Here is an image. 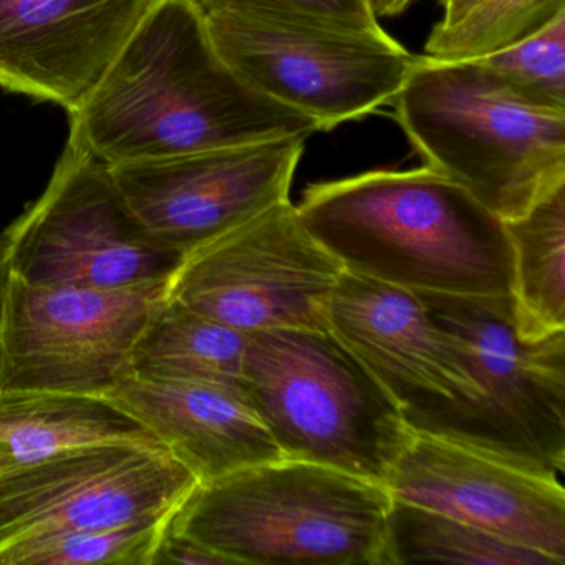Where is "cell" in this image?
I'll list each match as a JSON object with an SVG mask.
<instances>
[{
	"mask_svg": "<svg viewBox=\"0 0 565 565\" xmlns=\"http://www.w3.org/2000/svg\"><path fill=\"white\" fill-rule=\"evenodd\" d=\"M557 565L547 555L502 541L431 509L392 499L386 565Z\"/></svg>",
	"mask_w": 565,
	"mask_h": 565,
	"instance_id": "obj_20",
	"label": "cell"
},
{
	"mask_svg": "<svg viewBox=\"0 0 565 565\" xmlns=\"http://www.w3.org/2000/svg\"><path fill=\"white\" fill-rule=\"evenodd\" d=\"M200 484L164 446H90L0 475V548L177 514Z\"/></svg>",
	"mask_w": 565,
	"mask_h": 565,
	"instance_id": "obj_11",
	"label": "cell"
},
{
	"mask_svg": "<svg viewBox=\"0 0 565 565\" xmlns=\"http://www.w3.org/2000/svg\"><path fill=\"white\" fill-rule=\"evenodd\" d=\"M206 12L310 19L360 31H383L370 0H198Z\"/></svg>",
	"mask_w": 565,
	"mask_h": 565,
	"instance_id": "obj_24",
	"label": "cell"
},
{
	"mask_svg": "<svg viewBox=\"0 0 565 565\" xmlns=\"http://www.w3.org/2000/svg\"><path fill=\"white\" fill-rule=\"evenodd\" d=\"M153 565H227V562L170 524L158 545Z\"/></svg>",
	"mask_w": 565,
	"mask_h": 565,
	"instance_id": "obj_25",
	"label": "cell"
},
{
	"mask_svg": "<svg viewBox=\"0 0 565 565\" xmlns=\"http://www.w3.org/2000/svg\"><path fill=\"white\" fill-rule=\"evenodd\" d=\"M243 390L282 458L379 484H386L415 433L330 330L249 333Z\"/></svg>",
	"mask_w": 565,
	"mask_h": 565,
	"instance_id": "obj_5",
	"label": "cell"
},
{
	"mask_svg": "<svg viewBox=\"0 0 565 565\" xmlns=\"http://www.w3.org/2000/svg\"><path fill=\"white\" fill-rule=\"evenodd\" d=\"M173 518L15 542L0 548V565H153Z\"/></svg>",
	"mask_w": 565,
	"mask_h": 565,
	"instance_id": "obj_22",
	"label": "cell"
},
{
	"mask_svg": "<svg viewBox=\"0 0 565 565\" xmlns=\"http://www.w3.org/2000/svg\"><path fill=\"white\" fill-rule=\"evenodd\" d=\"M416 294L465 340L478 385L476 398L429 435L557 476L565 462V330L522 339L511 296Z\"/></svg>",
	"mask_w": 565,
	"mask_h": 565,
	"instance_id": "obj_6",
	"label": "cell"
},
{
	"mask_svg": "<svg viewBox=\"0 0 565 565\" xmlns=\"http://www.w3.org/2000/svg\"><path fill=\"white\" fill-rule=\"evenodd\" d=\"M475 2H478V0H472V4H475ZM472 4H471V6H472ZM471 6H469V8H471ZM469 8H468V9H469ZM468 9H466V11H468Z\"/></svg>",
	"mask_w": 565,
	"mask_h": 565,
	"instance_id": "obj_30",
	"label": "cell"
},
{
	"mask_svg": "<svg viewBox=\"0 0 565 565\" xmlns=\"http://www.w3.org/2000/svg\"><path fill=\"white\" fill-rule=\"evenodd\" d=\"M471 4L472 0H439V6H441L443 9V18L438 24H451V22H455Z\"/></svg>",
	"mask_w": 565,
	"mask_h": 565,
	"instance_id": "obj_26",
	"label": "cell"
},
{
	"mask_svg": "<svg viewBox=\"0 0 565 565\" xmlns=\"http://www.w3.org/2000/svg\"><path fill=\"white\" fill-rule=\"evenodd\" d=\"M515 330L539 340L565 330V186L505 221Z\"/></svg>",
	"mask_w": 565,
	"mask_h": 565,
	"instance_id": "obj_18",
	"label": "cell"
},
{
	"mask_svg": "<svg viewBox=\"0 0 565 565\" xmlns=\"http://www.w3.org/2000/svg\"><path fill=\"white\" fill-rule=\"evenodd\" d=\"M329 330L392 396L413 431L429 435L478 395L465 340L412 290L343 270Z\"/></svg>",
	"mask_w": 565,
	"mask_h": 565,
	"instance_id": "obj_12",
	"label": "cell"
},
{
	"mask_svg": "<svg viewBox=\"0 0 565 565\" xmlns=\"http://www.w3.org/2000/svg\"><path fill=\"white\" fill-rule=\"evenodd\" d=\"M117 443L161 445L137 416L108 395L0 392V468L4 472Z\"/></svg>",
	"mask_w": 565,
	"mask_h": 565,
	"instance_id": "obj_17",
	"label": "cell"
},
{
	"mask_svg": "<svg viewBox=\"0 0 565 565\" xmlns=\"http://www.w3.org/2000/svg\"><path fill=\"white\" fill-rule=\"evenodd\" d=\"M2 472H4V469L0 468V475H2Z\"/></svg>",
	"mask_w": 565,
	"mask_h": 565,
	"instance_id": "obj_31",
	"label": "cell"
},
{
	"mask_svg": "<svg viewBox=\"0 0 565 565\" xmlns=\"http://www.w3.org/2000/svg\"><path fill=\"white\" fill-rule=\"evenodd\" d=\"M224 61L260 94L330 131L398 94L416 55L385 31L292 18L206 12Z\"/></svg>",
	"mask_w": 565,
	"mask_h": 565,
	"instance_id": "obj_7",
	"label": "cell"
},
{
	"mask_svg": "<svg viewBox=\"0 0 565 565\" xmlns=\"http://www.w3.org/2000/svg\"><path fill=\"white\" fill-rule=\"evenodd\" d=\"M296 210L345 273L412 292L511 296L504 221L431 168L312 184Z\"/></svg>",
	"mask_w": 565,
	"mask_h": 565,
	"instance_id": "obj_2",
	"label": "cell"
},
{
	"mask_svg": "<svg viewBox=\"0 0 565 565\" xmlns=\"http://www.w3.org/2000/svg\"><path fill=\"white\" fill-rule=\"evenodd\" d=\"M6 274L34 286L163 282L181 256L125 203L110 168L67 145L44 193L2 233Z\"/></svg>",
	"mask_w": 565,
	"mask_h": 565,
	"instance_id": "obj_8",
	"label": "cell"
},
{
	"mask_svg": "<svg viewBox=\"0 0 565 565\" xmlns=\"http://www.w3.org/2000/svg\"><path fill=\"white\" fill-rule=\"evenodd\" d=\"M390 505L379 482L280 458L200 482L171 527L227 565H386Z\"/></svg>",
	"mask_w": 565,
	"mask_h": 565,
	"instance_id": "obj_4",
	"label": "cell"
},
{
	"mask_svg": "<svg viewBox=\"0 0 565 565\" xmlns=\"http://www.w3.org/2000/svg\"><path fill=\"white\" fill-rule=\"evenodd\" d=\"M415 2L416 0H388L383 18H395V15L403 14Z\"/></svg>",
	"mask_w": 565,
	"mask_h": 565,
	"instance_id": "obj_27",
	"label": "cell"
},
{
	"mask_svg": "<svg viewBox=\"0 0 565 565\" xmlns=\"http://www.w3.org/2000/svg\"><path fill=\"white\" fill-rule=\"evenodd\" d=\"M385 488L396 501L431 509L565 564V492L557 476L415 431Z\"/></svg>",
	"mask_w": 565,
	"mask_h": 565,
	"instance_id": "obj_14",
	"label": "cell"
},
{
	"mask_svg": "<svg viewBox=\"0 0 565 565\" xmlns=\"http://www.w3.org/2000/svg\"><path fill=\"white\" fill-rule=\"evenodd\" d=\"M200 482L282 458L243 386L131 372L105 393Z\"/></svg>",
	"mask_w": 565,
	"mask_h": 565,
	"instance_id": "obj_16",
	"label": "cell"
},
{
	"mask_svg": "<svg viewBox=\"0 0 565 565\" xmlns=\"http://www.w3.org/2000/svg\"><path fill=\"white\" fill-rule=\"evenodd\" d=\"M565 12V0H478L451 24H436L425 55L438 61H478L544 28Z\"/></svg>",
	"mask_w": 565,
	"mask_h": 565,
	"instance_id": "obj_21",
	"label": "cell"
},
{
	"mask_svg": "<svg viewBox=\"0 0 565 565\" xmlns=\"http://www.w3.org/2000/svg\"><path fill=\"white\" fill-rule=\"evenodd\" d=\"M153 0H0V88L67 114L92 94Z\"/></svg>",
	"mask_w": 565,
	"mask_h": 565,
	"instance_id": "obj_15",
	"label": "cell"
},
{
	"mask_svg": "<svg viewBox=\"0 0 565 565\" xmlns=\"http://www.w3.org/2000/svg\"><path fill=\"white\" fill-rule=\"evenodd\" d=\"M390 105L425 167L504 223L565 186V108L525 97L479 62L416 55Z\"/></svg>",
	"mask_w": 565,
	"mask_h": 565,
	"instance_id": "obj_3",
	"label": "cell"
},
{
	"mask_svg": "<svg viewBox=\"0 0 565 565\" xmlns=\"http://www.w3.org/2000/svg\"><path fill=\"white\" fill-rule=\"evenodd\" d=\"M168 280L138 286H34L6 274L0 392L105 395L134 372V353L167 300Z\"/></svg>",
	"mask_w": 565,
	"mask_h": 565,
	"instance_id": "obj_9",
	"label": "cell"
},
{
	"mask_svg": "<svg viewBox=\"0 0 565 565\" xmlns=\"http://www.w3.org/2000/svg\"><path fill=\"white\" fill-rule=\"evenodd\" d=\"M68 117L67 145L107 167L319 131L316 121L270 100L224 61L198 0H153Z\"/></svg>",
	"mask_w": 565,
	"mask_h": 565,
	"instance_id": "obj_1",
	"label": "cell"
},
{
	"mask_svg": "<svg viewBox=\"0 0 565 565\" xmlns=\"http://www.w3.org/2000/svg\"><path fill=\"white\" fill-rule=\"evenodd\" d=\"M6 280V267L4 257H2V233H0V296H2V289H4Z\"/></svg>",
	"mask_w": 565,
	"mask_h": 565,
	"instance_id": "obj_28",
	"label": "cell"
},
{
	"mask_svg": "<svg viewBox=\"0 0 565 565\" xmlns=\"http://www.w3.org/2000/svg\"><path fill=\"white\" fill-rule=\"evenodd\" d=\"M306 141L277 138L108 168L137 220L184 257L289 200Z\"/></svg>",
	"mask_w": 565,
	"mask_h": 565,
	"instance_id": "obj_13",
	"label": "cell"
},
{
	"mask_svg": "<svg viewBox=\"0 0 565 565\" xmlns=\"http://www.w3.org/2000/svg\"><path fill=\"white\" fill-rule=\"evenodd\" d=\"M370 4H372L373 11H375L376 18H383L388 0H370Z\"/></svg>",
	"mask_w": 565,
	"mask_h": 565,
	"instance_id": "obj_29",
	"label": "cell"
},
{
	"mask_svg": "<svg viewBox=\"0 0 565 565\" xmlns=\"http://www.w3.org/2000/svg\"><path fill=\"white\" fill-rule=\"evenodd\" d=\"M476 62L525 97L565 108V12L522 41Z\"/></svg>",
	"mask_w": 565,
	"mask_h": 565,
	"instance_id": "obj_23",
	"label": "cell"
},
{
	"mask_svg": "<svg viewBox=\"0 0 565 565\" xmlns=\"http://www.w3.org/2000/svg\"><path fill=\"white\" fill-rule=\"evenodd\" d=\"M249 333L164 300L134 353V372L243 386Z\"/></svg>",
	"mask_w": 565,
	"mask_h": 565,
	"instance_id": "obj_19",
	"label": "cell"
},
{
	"mask_svg": "<svg viewBox=\"0 0 565 565\" xmlns=\"http://www.w3.org/2000/svg\"><path fill=\"white\" fill-rule=\"evenodd\" d=\"M342 274L286 200L188 253L167 300L244 333L329 330Z\"/></svg>",
	"mask_w": 565,
	"mask_h": 565,
	"instance_id": "obj_10",
	"label": "cell"
}]
</instances>
